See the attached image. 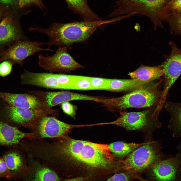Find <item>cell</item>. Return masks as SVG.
Instances as JSON below:
<instances>
[{
	"mask_svg": "<svg viewBox=\"0 0 181 181\" xmlns=\"http://www.w3.org/2000/svg\"><path fill=\"white\" fill-rule=\"evenodd\" d=\"M55 139L52 143H43L41 155L47 160L62 164L72 178L105 181L121 170V161L114 158L108 145L75 140L68 134Z\"/></svg>",
	"mask_w": 181,
	"mask_h": 181,
	"instance_id": "1",
	"label": "cell"
},
{
	"mask_svg": "<svg viewBox=\"0 0 181 181\" xmlns=\"http://www.w3.org/2000/svg\"><path fill=\"white\" fill-rule=\"evenodd\" d=\"M114 19L94 22L85 21L66 23H54L46 28L37 26H32L30 31H36L48 36L46 44L50 47L56 45L58 47L70 48L73 43L84 42L89 38L101 25L114 22Z\"/></svg>",
	"mask_w": 181,
	"mask_h": 181,
	"instance_id": "2",
	"label": "cell"
},
{
	"mask_svg": "<svg viewBox=\"0 0 181 181\" xmlns=\"http://www.w3.org/2000/svg\"><path fill=\"white\" fill-rule=\"evenodd\" d=\"M162 79L156 83L143 86L122 96L102 99L101 103L111 110L121 111L130 108H144L158 106L162 91L158 86Z\"/></svg>",
	"mask_w": 181,
	"mask_h": 181,
	"instance_id": "3",
	"label": "cell"
},
{
	"mask_svg": "<svg viewBox=\"0 0 181 181\" xmlns=\"http://www.w3.org/2000/svg\"><path fill=\"white\" fill-rule=\"evenodd\" d=\"M169 1L118 0L116 2V8L109 16L131 14L143 15L150 19L155 29L158 26L163 27L162 22L168 17L166 8Z\"/></svg>",
	"mask_w": 181,
	"mask_h": 181,
	"instance_id": "4",
	"label": "cell"
},
{
	"mask_svg": "<svg viewBox=\"0 0 181 181\" xmlns=\"http://www.w3.org/2000/svg\"><path fill=\"white\" fill-rule=\"evenodd\" d=\"M153 142L146 143L121 160V172L141 174L157 161L162 160Z\"/></svg>",
	"mask_w": 181,
	"mask_h": 181,
	"instance_id": "5",
	"label": "cell"
},
{
	"mask_svg": "<svg viewBox=\"0 0 181 181\" xmlns=\"http://www.w3.org/2000/svg\"><path fill=\"white\" fill-rule=\"evenodd\" d=\"M75 125L63 122L56 117L47 115L38 119L25 127L31 131L27 139L42 140L54 139L68 134Z\"/></svg>",
	"mask_w": 181,
	"mask_h": 181,
	"instance_id": "6",
	"label": "cell"
},
{
	"mask_svg": "<svg viewBox=\"0 0 181 181\" xmlns=\"http://www.w3.org/2000/svg\"><path fill=\"white\" fill-rule=\"evenodd\" d=\"M47 115H49L42 110L21 108L7 103L0 107V121L18 128L22 126L25 127Z\"/></svg>",
	"mask_w": 181,
	"mask_h": 181,
	"instance_id": "7",
	"label": "cell"
},
{
	"mask_svg": "<svg viewBox=\"0 0 181 181\" xmlns=\"http://www.w3.org/2000/svg\"><path fill=\"white\" fill-rule=\"evenodd\" d=\"M181 151L174 157L156 162L144 172L149 181H181Z\"/></svg>",
	"mask_w": 181,
	"mask_h": 181,
	"instance_id": "8",
	"label": "cell"
},
{
	"mask_svg": "<svg viewBox=\"0 0 181 181\" xmlns=\"http://www.w3.org/2000/svg\"><path fill=\"white\" fill-rule=\"evenodd\" d=\"M66 47H58L52 56L44 57L39 54L38 64L41 68L51 73H70L84 66L76 62L67 51Z\"/></svg>",
	"mask_w": 181,
	"mask_h": 181,
	"instance_id": "9",
	"label": "cell"
},
{
	"mask_svg": "<svg viewBox=\"0 0 181 181\" xmlns=\"http://www.w3.org/2000/svg\"><path fill=\"white\" fill-rule=\"evenodd\" d=\"M46 43L29 40H19L0 54V63L8 60L14 65L16 64L23 66L24 60L27 57L41 51H53L49 47L43 49L41 46Z\"/></svg>",
	"mask_w": 181,
	"mask_h": 181,
	"instance_id": "10",
	"label": "cell"
},
{
	"mask_svg": "<svg viewBox=\"0 0 181 181\" xmlns=\"http://www.w3.org/2000/svg\"><path fill=\"white\" fill-rule=\"evenodd\" d=\"M0 98L9 105L21 108L43 110L50 115L56 117L57 110L49 107L41 99L30 93L13 94L0 91Z\"/></svg>",
	"mask_w": 181,
	"mask_h": 181,
	"instance_id": "11",
	"label": "cell"
},
{
	"mask_svg": "<svg viewBox=\"0 0 181 181\" xmlns=\"http://www.w3.org/2000/svg\"><path fill=\"white\" fill-rule=\"evenodd\" d=\"M18 21L11 15L5 16L0 22V54L19 40H28Z\"/></svg>",
	"mask_w": 181,
	"mask_h": 181,
	"instance_id": "12",
	"label": "cell"
},
{
	"mask_svg": "<svg viewBox=\"0 0 181 181\" xmlns=\"http://www.w3.org/2000/svg\"><path fill=\"white\" fill-rule=\"evenodd\" d=\"M28 93L38 97L51 108L67 101L76 100H88L100 102L102 99L99 97L67 91L50 92L39 90H28Z\"/></svg>",
	"mask_w": 181,
	"mask_h": 181,
	"instance_id": "13",
	"label": "cell"
},
{
	"mask_svg": "<svg viewBox=\"0 0 181 181\" xmlns=\"http://www.w3.org/2000/svg\"><path fill=\"white\" fill-rule=\"evenodd\" d=\"M151 114L149 110L139 112H122L120 117L110 124L129 130H139L148 125Z\"/></svg>",
	"mask_w": 181,
	"mask_h": 181,
	"instance_id": "14",
	"label": "cell"
},
{
	"mask_svg": "<svg viewBox=\"0 0 181 181\" xmlns=\"http://www.w3.org/2000/svg\"><path fill=\"white\" fill-rule=\"evenodd\" d=\"M169 44L171 47V53L166 56V60L160 65L165 78L170 81H174L181 74V48L172 41Z\"/></svg>",
	"mask_w": 181,
	"mask_h": 181,
	"instance_id": "15",
	"label": "cell"
},
{
	"mask_svg": "<svg viewBox=\"0 0 181 181\" xmlns=\"http://www.w3.org/2000/svg\"><path fill=\"white\" fill-rule=\"evenodd\" d=\"M30 134L0 121V146L16 148L23 139L28 138Z\"/></svg>",
	"mask_w": 181,
	"mask_h": 181,
	"instance_id": "16",
	"label": "cell"
},
{
	"mask_svg": "<svg viewBox=\"0 0 181 181\" xmlns=\"http://www.w3.org/2000/svg\"><path fill=\"white\" fill-rule=\"evenodd\" d=\"M75 75L43 73L40 79L42 87L48 89H71Z\"/></svg>",
	"mask_w": 181,
	"mask_h": 181,
	"instance_id": "17",
	"label": "cell"
},
{
	"mask_svg": "<svg viewBox=\"0 0 181 181\" xmlns=\"http://www.w3.org/2000/svg\"><path fill=\"white\" fill-rule=\"evenodd\" d=\"M68 8L79 15L84 21L94 22L101 20L89 7L87 0H65Z\"/></svg>",
	"mask_w": 181,
	"mask_h": 181,
	"instance_id": "18",
	"label": "cell"
},
{
	"mask_svg": "<svg viewBox=\"0 0 181 181\" xmlns=\"http://www.w3.org/2000/svg\"><path fill=\"white\" fill-rule=\"evenodd\" d=\"M163 70L160 65L149 66L142 65L128 75L132 79L150 82L162 76Z\"/></svg>",
	"mask_w": 181,
	"mask_h": 181,
	"instance_id": "19",
	"label": "cell"
},
{
	"mask_svg": "<svg viewBox=\"0 0 181 181\" xmlns=\"http://www.w3.org/2000/svg\"><path fill=\"white\" fill-rule=\"evenodd\" d=\"M165 107L170 114L169 127L174 137L181 136V103H167Z\"/></svg>",
	"mask_w": 181,
	"mask_h": 181,
	"instance_id": "20",
	"label": "cell"
},
{
	"mask_svg": "<svg viewBox=\"0 0 181 181\" xmlns=\"http://www.w3.org/2000/svg\"><path fill=\"white\" fill-rule=\"evenodd\" d=\"M18 151L12 150L5 153L3 157L7 164L10 175V180L17 175L22 167L23 158Z\"/></svg>",
	"mask_w": 181,
	"mask_h": 181,
	"instance_id": "21",
	"label": "cell"
},
{
	"mask_svg": "<svg viewBox=\"0 0 181 181\" xmlns=\"http://www.w3.org/2000/svg\"><path fill=\"white\" fill-rule=\"evenodd\" d=\"M146 143H126L117 141L108 145L114 158L118 160H122L134 150Z\"/></svg>",
	"mask_w": 181,
	"mask_h": 181,
	"instance_id": "22",
	"label": "cell"
},
{
	"mask_svg": "<svg viewBox=\"0 0 181 181\" xmlns=\"http://www.w3.org/2000/svg\"><path fill=\"white\" fill-rule=\"evenodd\" d=\"M34 181H60L56 173L45 167L39 169L34 174Z\"/></svg>",
	"mask_w": 181,
	"mask_h": 181,
	"instance_id": "23",
	"label": "cell"
},
{
	"mask_svg": "<svg viewBox=\"0 0 181 181\" xmlns=\"http://www.w3.org/2000/svg\"><path fill=\"white\" fill-rule=\"evenodd\" d=\"M165 20L169 24L172 33L181 36V14H170Z\"/></svg>",
	"mask_w": 181,
	"mask_h": 181,
	"instance_id": "24",
	"label": "cell"
},
{
	"mask_svg": "<svg viewBox=\"0 0 181 181\" xmlns=\"http://www.w3.org/2000/svg\"><path fill=\"white\" fill-rule=\"evenodd\" d=\"M90 77L75 75L71 89L82 90H91Z\"/></svg>",
	"mask_w": 181,
	"mask_h": 181,
	"instance_id": "25",
	"label": "cell"
},
{
	"mask_svg": "<svg viewBox=\"0 0 181 181\" xmlns=\"http://www.w3.org/2000/svg\"><path fill=\"white\" fill-rule=\"evenodd\" d=\"M91 90H105L108 79L98 77H90Z\"/></svg>",
	"mask_w": 181,
	"mask_h": 181,
	"instance_id": "26",
	"label": "cell"
},
{
	"mask_svg": "<svg viewBox=\"0 0 181 181\" xmlns=\"http://www.w3.org/2000/svg\"><path fill=\"white\" fill-rule=\"evenodd\" d=\"M135 174L124 172L117 173L105 181H133Z\"/></svg>",
	"mask_w": 181,
	"mask_h": 181,
	"instance_id": "27",
	"label": "cell"
},
{
	"mask_svg": "<svg viewBox=\"0 0 181 181\" xmlns=\"http://www.w3.org/2000/svg\"><path fill=\"white\" fill-rule=\"evenodd\" d=\"M166 11L168 15L172 13L181 14V0H170Z\"/></svg>",
	"mask_w": 181,
	"mask_h": 181,
	"instance_id": "28",
	"label": "cell"
},
{
	"mask_svg": "<svg viewBox=\"0 0 181 181\" xmlns=\"http://www.w3.org/2000/svg\"><path fill=\"white\" fill-rule=\"evenodd\" d=\"M0 76L4 77L11 73L13 65L9 61L6 60L0 63Z\"/></svg>",
	"mask_w": 181,
	"mask_h": 181,
	"instance_id": "29",
	"label": "cell"
},
{
	"mask_svg": "<svg viewBox=\"0 0 181 181\" xmlns=\"http://www.w3.org/2000/svg\"><path fill=\"white\" fill-rule=\"evenodd\" d=\"M61 104L64 112L72 117H74L76 113V109L74 106L69 101L64 102Z\"/></svg>",
	"mask_w": 181,
	"mask_h": 181,
	"instance_id": "30",
	"label": "cell"
},
{
	"mask_svg": "<svg viewBox=\"0 0 181 181\" xmlns=\"http://www.w3.org/2000/svg\"><path fill=\"white\" fill-rule=\"evenodd\" d=\"M5 177L10 179V175L7 164L3 157H0V178Z\"/></svg>",
	"mask_w": 181,
	"mask_h": 181,
	"instance_id": "31",
	"label": "cell"
},
{
	"mask_svg": "<svg viewBox=\"0 0 181 181\" xmlns=\"http://www.w3.org/2000/svg\"><path fill=\"white\" fill-rule=\"evenodd\" d=\"M19 4L21 7L34 4L41 9L44 8L41 0H19Z\"/></svg>",
	"mask_w": 181,
	"mask_h": 181,
	"instance_id": "32",
	"label": "cell"
},
{
	"mask_svg": "<svg viewBox=\"0 0 181 181\" xmlns=\"http://www.w3.org/2000/svg\"><path fill=\"white\" fill-rule=\"evenodd\" d=\"M135 179L138 180L139 181H149L146 179H145L143 177L141 174H137L135 175Z\"/></svg>",
	"mask_w": 181,
	"mask_h": 181,
	"instance_id": "33",
	"label": "cell"
},
{
	"mask_svg": "<svg viewBox=\"0 0 181 181\" xmlns=\"http://www.w3.org/2000/svg\"><path fill=\"white\" fill-rule=\"evenodd\" d=\"M83 179L81 177L72 178L67 179L65 181H83Z\"/></svg>",
	"mask_w": 181,
	"mask_h": 181,
	"instance_id": "34",
	"label": "cell"
},
{
	"mask_svg": "<svg viewBox=\"0 0 181 181\" xmlns=\"http://www.w3.org/2000/svg\"><path fill=\"white\" fill-rule=\"evenodd\" d=\"M15 0H0V2L7 4H12Z\"/></svg>",
	"mask_w": 181,
	"mask_h": 181,
	"instance_id": "35",
	"label": "cell"
},
{
	"mask_svg": "<svg viewBox=\"0 0 181 181\" xmlns=\"http://www.w3.org/2000/svg\"><path fill=\"white\" fill-rule=\"evenodd\" d=\"M3 16L2 13L0 10V22L1 21L4 17H3Z\"/></svg>",
	"mask_w": 181,
	"mask_h": 181,
	"instance_id": "36",
	"label": "cell"
},
{
	"mask_svg": "<svg viewBox=\"0 0 181 181\" xmlns=\"http://www.w3.org/2000/svg\"><path fill=\"white\" fill-rule=\"evenodd\" d=\"M178 149L180 151H181V143L180 144L178 147Z\"/></svg>",
	"mask_w": 181,
	"mask_h": 181,
	"instance_id": "37",
	"label": "cell"
},
{
	"mask_svg": "<svg viewBox=\"0 0 181 181\" xmlns=\"http://www.w3.org/2000/svg\"><path fill=\"white\" fill-rule=\"evenodd\" d=\"M180 173H181V166H180Z\"/></svg>",
	"mask_w": 181,
	"mask_h": 181,
	"instance_id": "38",
	"label": "cell"
}]
</instances>
